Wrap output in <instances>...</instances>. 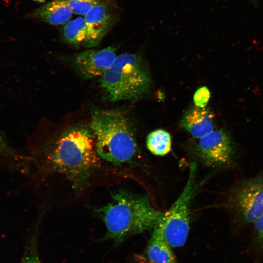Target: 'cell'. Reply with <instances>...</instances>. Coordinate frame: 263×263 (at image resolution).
<instances>
[{
    "instance_id": "cell-21",
    "label": "cell",
    "mask_w": 263,
    "mask_h": 263,
    "mask_svg": "<svg viewBox=\"0 0 263 263\" xmlns=\"http://www.w3.org/2000/svg\"><path fill=\"white\" fill-rule=\"evenodd\" d=\"M39 2H43L45 1V0H33Z\"/></svg>"
},
{
    "instance_id": "cell-1",
    "label": "cell",
    "mask_w": 263,
    "mask_h": 263,
    "mask_svg": "<svg viewBox=\"0 0 263 263\" xmlns=\"http://www.w3.org/2000/svg\"><path fill=\"white\" fill-rule=\"evenodd\" d=\"M41 157L46 169L63 175L77 191L88 186L103 162L92 130L81 127L64 132Z\"/></svg>"
},
{
    "instance_id": "cell-12",
    "label": "cell",
    "mask_w": 263,
    "mask_h": 263,
    "mask_svg": "<svg viewBox=\"0 0 263 263\" xmlns=\"http://www.w3.org/2000/svg\"><path fill=\"white\" fill-rule=\"evenodd\" d=\"M170 246L164 240L156 226L147 249V259L152 263H176L175 257Z\"/></svg>"
},
{
    "instance_id": "cell-7",
    "label": "cell",
    "mask_w": 263,
    "mask_h": 263,
    "mask_svg": "<svg viewBox=\"0 0 263 263\" xmlns=\"http://www.w3.org/2000/svg\"><path fill=\"white\" fill-rule=\"evenodd\" d=\"M198 148L202 161L207 166L228 167L235 161L236 151L233 140L223 130H213L199 138Z\"/></svg>"
},
{
    "instance_id": "cell-20",
    "label": "cell",
    "mask_w": 263,
    "mask_h": 263,
    "mask_svg": "<svg viewBox=\"0 0 263 263\" xmlns=\"http://www.w3.org/2000/svg\"><path fill=\"white\" fill-rule=\"evenodd\" d=\"M140 263H152L149 261L147 258L143 259V258H141Z\"/></svg>"
},
{
    "instance_id": "cell-3",
    "label": "cell",
    "mask_w": 263,
    "mask_h": 263,
    "mask_svg": "<svg viewBox=\"0 0 263 263\" xmlns=\"http://www.w3.org/2000/svg\"><path fill=\"white\" fill-rule=\"evenodd\" d=\"M91 129L96 150L104 162L115 166L132 162L137 147L127 117L116 110H95L92 113Z\"/></svg>"
},
{
    "instance_id": "cell-17",
    "label": "cell",
    "mask_w": 263,
    "mask_h": 263,
    "mask_svg": "<svg viewBox=\"0 0 263 263\" xmlns=\"http://www.w3.org/2000/svg\"><path fill=\"white\" fill-rule=\"evenodd\" d=\"M252 245L258 251H263V214L254 224Z\"/></svg>"
},
{
    "instance_id": "cell-16",
    "label": "cell",
    "mask_w": 263,
    "mask_h": 263,
    "mask_svg": "<svg viewBox=\"0 0 263 263\" xmlns=\"http://www.w3.org/2000/svg\"><path fill=\"white\" fill-rule=\"evenodd\" d=\"M36 235L31 238L19 263H42L38 253Z\"/></svg>"
},
{
    "instance_id": "cell-2",
    "label": "cell",
    "mask_w": 263,
    "mask_h": 263,
    "mask_svg": "<svg viewBox=\"0 0 263 263\" xmlns=\"http://www.w3.org/2000/svg\"><path fill=\"white\" fill-rule=\"evenodd\" d=\"M111 195L108 203L94 209L106 228L103 241L111 240L116 246L129 236L154 229L160 222L164 213L153 207L146 195L123 189Z\"/></svg>"
},
{
    "instance_id": "cell-13",
    "label": "cell",
    "mask_w": 263,
    "mask_h": 263,
    "mask_svg": "<svg viewBox=\"0 0 263 263\" xmlns=\"http://www.w3.org/2000/svg\"><path fill=\"white\" fill-rule=\"evenodd\" d=\"M62 35L64 40L69 43L84 45L87 37L84 18L77 17L67 22L63 28Z\"/></svg>"
},
{
    "instance_id": "cell-9",
    "label": "cell",
    "mask_w": 263,
    "mask_h": 263,
    "mask_svg": "<svg viewBox=\"0 0 263 263\" xmlns=\"http://www.w3.org/2000/svg\"><path fill=\"white\" fill-rule=\"evenodd\" d=\"M117 56L115 47L87 50L75 54L72 61L84 78L101 77L113 65Z\"/></svg>"
},
{
    "instance_id": "cell-4",
    "label": "cell",
    "mask_w": 263,
    "mask_h": 263,
    "mask_svg": "<svg viewBox=\"0 0 263 263\" xmlns=\"http://www.w3.org/2000/svg\"><path fill=\"white\" fill-rule=\"evenodd\" d=\"M150 83V75L142 59L135 54L117 56L100 79L101 88L112 102L138 99L148 92Z\"/></svg>"
},
{
    "instance_id": "cell-5",
    "label": "cell",
    "mask_w": 263,
    "mask_h": 263,
    "mask_svg": "<svg viewBox=\"0 0 263 263\" xmlns=\"http://www.w3.org/2000/svg\"><path fill=\"white\" fill-rule=\"evenodd\" d=\"M196 165H190L187 184L178 198L163 213L157 225L166 242L171 247L182 246L186 242L189 230V205L197 190L195 184Z\"/></svg>"
},
{
    "instance_id": "cell-10",
    "label": "cell",
    "mask_w": 263,
    "mask_h": 263,
    "mask_svg": "<svg viewBox=\"0 0 263 263\" xmlns=\"http://www.w3.org/2000/svg\"><path fill=\"white\" fill-rule=\"evenodd\" d=\"M181 125L192 136L199 139L213 131V115L206 108L195 106L186 113Z\"/></svg>"
},
{
    "instance_id": "cell-18",
    "label": "cell",
    "mask_w": 263,
    "mask_h": 263,
    "mask_svg": "<svg viewBox=\"0 0 263 263\" xmlns=\"http://www.w3.org/2000/svg\"><path fill=\"white\" fill-rule=\"evenodd\" d=\"M210 97L209 90L206 87L198 89L193 96V102L195 106L205 108Z\"/></svg>"
},
{
    "instance_id": "cell-6",
    "label": "cell",
    "mask_w": 263,
    "mask_h": 263,
    "mask_svg": "<svg viewBox=\"0 0 263 263\" xmlns=\"http://www.w3.org/2000/svg\"><path fill=\"white\" fill-rule=\"evenodd\" d=\"M226 206L238 226L254 224L263 214V173L236 183L229 192Z\"/></svg>"
},
{
    "instance_id": "cell-11",
    "label": "cell",
    "mask_w": 263,
    "mask_h": 263,
    "mask_svg": "<svg viewBox=\"0 0 263 263\" xmlns=\"http://www.w3.org/2000/svg\"><path fill=\"white\" fill-rule=\"evenodd\" d=\"M72 14L66 0H54L36 9L31 16L48 24L58 25L65 24Z\"/></svg>"
},
{
    "instance_id": "cell-14",
    "label": "cell",
    "mask_w": 263,
    "mask_h": 263,
    "mask_svg": "<svg viewBox=\"0 0 263 263\" xmlns=\"http://www.w3.org/2000/svg\"><path fill=\"white\" fill-rule=\"evenodd\" d=\"M146 145L148 149L153 155L164 156L170 150L171 136L168 132L163 130H156L149 134Z\"/></svg>"
},
{
    "instance_id": "cell-15",
    "label": "cell",
    "mask_w": 263,
    "mask_h": 263,
    "mask_svg": "<svg viewBox=\"0 0 263 263\" xmlns=\"http://www.w3.org/2000/svg\"><path fill=\"white\" fill-rule=\"evenodd\" d=\"M102 0H66L73 14L85 16Z\"/></svg>"
},
{
    "instance_id": "cell-8",
    "label": "cell",
    "mask_w": 263,
    "mask_h": 263,
    "mask_svg": "<svg viewBox=\"0 0 263 263\" xmlns=\"http://www.w3.org/2000/svg\"><path fill=\"white\" fill-rule=\"evenodd\" d=\"M115 4L110 0H102L84 16L87 37L84 46H97L117 19Z\"/></svg>"
},
{
    "instance_id": "cell-19",
    "label": "cell",
    "mask_w": 263,
    "mask_h": 263,
    "mask_svg": "<svg viewBox=\"0 0 263 263\" xmlns=\"http://www.w3.org/2000/svg\"><path fill=\"white\" fill-rule=\"evenodd\" d=\"M13 150L6 142L5 139L0 132V156L13 155Z\"/></svg>"
}]
</instances>
